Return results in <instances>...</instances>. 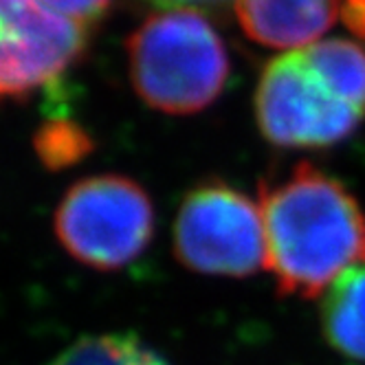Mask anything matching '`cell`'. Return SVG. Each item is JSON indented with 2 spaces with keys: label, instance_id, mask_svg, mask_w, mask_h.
I'll use <instances>...</instances> for the list:
<instances>
[{
  "label": "cell",
  "instance_id": "obj_1",
  "mask_svg": "<svg viewBox=\"0 0 365 365\" xmlns=\"http://www.w3.org/2000/svg\"><path fill=\"white\" fill-rule=\"evenodd\" d=\"M267 269L291 297H317L365 264V210L332 174L299 163L259 185Z\"/></svg>",
  "mask_w": 365,
  "mask_h": 365
},
{
  "label": "cell",
  "instance_id": "obj_2",
  "mask_svg": "<svg viewBox=\"0 0 365 365\" xmlns=\"http://www.w3.org/2000/svg\"><path fill=\"white\" fill-rule=\"evenodd\" d=\"M125 46L135 93L159 113H200L227 84L225 42L202 14H154L133 31Z\"/></svg>",
  "mask_w": 365,
  "mask_h": 365
},
{
  "label": "cell",
  "instance_id": "obj_3",
  "mask_svg": "<svg viewBox=\"0 0 365 365\" xmlns=\"http://www.w3.org/2000/svg\"><path fill=\"white\" fill-rule=\"evenodd\" d=\"M156 212L141 182L123 174H95L73 182L53 214V233L77 264L115 273L145 253Z\"/></svg>",
  "mask_w": 365,
  "mask_h": 365
},
{
  "label": "cell",
  "instance_id": "obj_4",
  "mask_svg": "<svg viewBox=\"0 0 365 365\" xmlns=\"http://www.w3.org/2000/svg\"><path fill=\"white\" fill-rule=\"evenodd\" d=\"M259 133L279 148H330L365 119L341 93L310 46L267 64L255 91Z\"/></svg>",
  "mask_w": 365,
  "mask_h": 365
},
{
  "label": "cell",
  "instance_id": "obj_5",
  "mask_svg": "<svg viewBox=\"0 0 365 365\" xmlns=\"http://www.w3.org/2000/svg\"><path fill=\"white\" fill-rule=\"evenodd\" d=\"M174 255L202 275L249 277L267 267L259 205L222 180H200L182 196L174 218Z\"/></svg>",
  "mask_w": 365,
  "mask_h": 365
},
{
  "label": "cell",
  "instance_id": "obj_6",
  "mask_svg": "<svg viewBox=\"0 0 365 365\" xmlns=\"http://www.w3.org/2000/svg\"><path fill=\"white\" fill-rule=\"evenodd\" d=\"M88 31L44 0H0V103L58 82L86 53Z\"/></svg>",
  "mask_w": 365,
  "mask_h": 365
},
{
  "label": "cell",
  "instance_id": "obj_7",
  "mask_svg": "<svg viewBox=\"0 0 365 365\" xmlns=\"http://www.w3.org/2000/svg\"><path fill=\"white\" fill-rule=\"evenodd\" d=\"M341 0H236L247 36L273 48L315 44L336 20Z\"/></svg>",
  "mask_w": 365,
  "mask_h": 365
},
{
  "label": "cell",
  "instance_id": "obj_8",
  "mask_svg": "<svg viewBox=\"0 0 365 365\" xmlns=\"http://www.w3.org/2000/svg\"><path fill=\"white\" fill-rule=\"evenodd\" d=\"M322 330L339 354L365 363V264L344 273L326 291Z\"/></svg>",
  "mask_w": 365,
  "mask_h": 365
},
{
  "label": "cell",
  "instance_id": "obj_9",
  "mask_svg": "<svg viewBox=\"0 0 365 365\" xmlns=\"http://www.w3.org/2000/svg\"><path fill=\"white\" fill-rule=\"evenodd\" d=\"M48 365H170L133 332H99L75 339Z\"/></svg>",
  "mask_w": 365,
  "mask_h": 365
},
{
  "label": "cell",
  "instance_id": "obj_10",
  "mask_svg": "<svg viewBox=\"0 0 365 365\" xmlns=\"http://www.w3.org/2000/svg\"><path fill=\"white\" fill-rule=\"evenodd\" d=\"M93 148V141L82 128L68 121H56L46 123L36 135V152L40 161L51 168L60 170L75 161H80Z\"/></svg>",
  "mask_w": 365,
  "mask_h": 365
},
{
  "label": "cell",
  "instance_id": "obj_11",
  "mask_svg": "<svg viewBox=\"0 0 365 365\" xmlns=\"http://www.w3.org/2000/svg\"><path fill=\"white\" fill-rule=\"evenodd\" d=\"M44 5L88 31L108 14L113 0H44Z\"/></svg>",
  "mask_w": 365,
  "mask_h": 365
},
{
  "label": "cell",
  "instance_id": "obj_12",
  "mask_svg": "<svg viewBox=\"0 0 365 365\" xmlns=\"http://www.w3.org/2000/svg\"><path fill=\"white\" fill-rule=\"evenodd\" d=\"M148 3L163 7L165 11H196V14H225L231 3L236 5V0H148Z\"/></svg>",
  "mask_w": 365,
  "mask_h": 365
},
{
  "label": "cell",
  "instance_id": "obj_13",
  "mask_svg": "<svg viewBox=\"0 0 365 365\" xmlns=\"http://www.w3.org/2000/svg\"><path fill=\"white\" fill-rule=\"evenodd\" d=\"M348 20L352 29H356L359 34H365V0H350Z\"/></svg>",
  "mask_w": 365,
  "mask_h": 365
}]
</instances>
